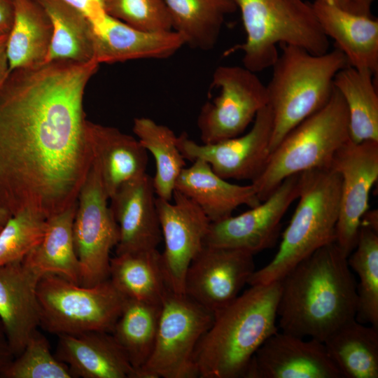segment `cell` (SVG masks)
I'll use <instances>...</instances> for the list:
<instances>
[{"label": "cell", "mask_w": 378, "mask_h": 378, "mask_svg": "<svg viewBox=\"0 0 378 378\" xmlns=\"http://www.w3.org/2000/svg\"><path fill=\"white\" fill-rule=\"evenodd\" d=\"M0 378H73L69 367L50 350L48 339L38 330L23 351L0 373Z\"/></svg>", "instance_id": "obj_35"}, {"label": "cell", "mask_w": 378, "mask_h": 378, "mask_svg": "<svg viewBox=\"0 0 378 378\" xmlns=\"http://www.w3.org/2000/svg\"><path fill=\"white\" fill-rule=\"evenodd\" d=\"M76 206L77 202L48 218L42 239L22 260L41 277L54 274L80 284V269L72 230Z\"/></svg>", "instance_id": "obj_26"}, {"label": "cell", "mask_w": 378, "mask_h": 378, "mask_svg": "<svg viewBox=\"0 0 378 378\" xmlns=\"http://www.w3.org/2000/svg\"><path fill=\"white\" fill-rule=\"evenodd\" d=\"M347 261L359 278L356 320L378 328V231L360 225Z\"/></svg>", "instance_id": "obj_34"}, {"label": "cell", "mask_w": 378, "mask_h": 378, "mask_svg": "<svg viewBox=\"0 0 378 378\" xmlns=\"http://www.w3.org/2000/svg\"><path fill=\"white\" fill-rule=\"evenodd\" d=\"M108 279L127 299L160 304L168 291L157 248L116 254Z\"/></svg>", "instance_id": "obj_28"}, {"label": "cell", "mask_w": 378, "mask_h": 378, "mask_svg": "<svg viewBox=\"0 0 378 378\" xmlns=\"http://www.w3.org/2000/svg\"><path fill=\"white\" fill-rule=\"evenodd\" d=\"M47 218L31 210L10 217L0 230V266L22 260L42 239Z\"/></svg>", "instance_id": "obj_36"}, {"label": "cell", "mask_w": 378, "mask_h": 378, "mask_svg": "<svg viewBox=\"0 0 378 378\" xmlns=\"http://www.w3.org/2000/svg\"><path fill=\"white\" fill-rule=\"evenodd\" d=\"M374 0H357V4L360 15L372 16L371 6Z\"/></svg>", "instance_id": "obj_43"}, {"label": "cell", "mask_w": 378, "mask_h": 378, "mask_svg": "<svg viewBox=\"0 0 378 378\" xmlns=\"http://www.w3.org/2000/svg\"><path fill=\"white\" fill-rule=\"evenodd\" d=\"M374 78L369 71L349 65L333 80L346 104L349 139L354 143L378 141V94Z\"/></svg>", "instance_id": "obj_31"}, {"label": "cell", "mask_w": 378, "mask_h": 378, "mask_svg": "<svg viewBox=\"0 0 378 378\" xmlns=\"http://www.w3.org/2000/svg\"><path fill=\"white\" fill-rule=\"evenodd\" d=\"M160 312L161 304L127 299L111 332L139 378L153 349Z\"/></svg>", "instance_id": "obj_33"}, {"label": "cell", "mask_w": 378, "mask_h": 378, "mask_svg": "<svg viewBox=\"0 0 378 378\" xmlns=\"http://www.w3.org/2000/svg\"><path fill=\"white\" fill-rule=\"evenodd\" d=\"M99 65L50 62L0 83V209L10 216L76 204L93 160L83 96Z\"/></svg>", "instance_id": "obj_1"}, {"label": "cell", "mask_w": 378, "mask_h": 378, "mask_svg": "<svg viewBox=\"0 0 378 378\" xmlns=\"http://www.w3.org/2000/svg\"><path fill=\"white\" fill-rule=\"evenodd\" d=\"M312 6L323 33L335 41L349 65L377 77V19L346 11L324 0H314Z\"/></svg>", "instance_id": "obj_23"}, {"label": "cell", "mask_w": 378, "mask_h": 378, "mask_svg": "<svg viewBox=\"0 0 378 378\" xmlns=\"http://www.w3.org/2000/svg\"><path fill=\"white\" fill-rule=\"evenodd\" d=\"M40 278L22 260L0 266V321L15 357L40 327Z\"/></svg>", "instance_id": "obj_20"}, {"label": "cell", "mask_w": 378, "mask_h": 378, "mask_svg": "<svg viewBox=\"0 0 378 378\" xmlns=\"http://www.w3.org/2000/svg\"><path fill=\"white\" fill-rule=\"evenodd\" d=\"M80 11L90 22L102 15L105 10L104 0H62Z\"/></svg>", "instance_id": "obj_38"}, {"label": "cell", "mask_w": 378, "mask_h": 378, "mask_svg": "<svg viewBox=\"0 0 378 378\" xmlns=\"http://www.w3.org/2000/svg\"><path fill=\"white\" fill-rule=\"evenodd\" d=\"M172 30L184 45L206 51L218 43L226 17L237 9L234 0H164Z\"/></svg>", "instance_id": "obj_27"}, {"label": "cell", "mask_w": 378, "mask_h": 378, "mask_svg": "<svg viewBox=\"0 0 378 378\" xmlns=\"http://www.w3.org/2000/svg\"><path fill=\"white\" fill-rule=\"evenodd\" d=\"M349 139L347 108L334 87L326 104L283 138L261 174L251 182L260 202L290 176L330 169L334 155Z\"/></svg>", "instance_id": "obj_7"}, {"label": "cell", "mask_w": 378, "mask_h": 378, "mask_svg": "<svg viewBox=\"0 0 378 378\" xmlns=\"http://www.w3.org/2000/svg\"><path fill=\"white\" fill-rule=\"evenodd\" d=\"M109 200L119 232L116 254L157 248L162 236L153 178L127 181Z\"/></svg>", "instance_id": "obj_18"}, {"label": "cell", "mask_w": 378, "mask_h": 378, "mask_svg": "<svg viewBox=\"0 0 378 378\" xmlns=\"http://www.w3.org/2000/svg\"><path fill=\"white\" fill-rule=\"evenodd\" d=\"M13 20L8 34L9 71L45 62L51 38L50 19L36 0H13Z\"/></svg>", "instance_id": "obj_25"}, {"label": "cell", "mask_w": 378, "mask_h": 378, "mask_svg": "<svg viewBox=\"0 0 378 378\" xmlns=\"http://www.w3.org/2000/svg\"><path fill=\"white\" fill-rule=\"evenodd\" d=\"M10 217V215L8 212L0 209V226H4Z\"/></svg>", "instance_id": "obj_44"}, {"label": "cell", "mask_w": 378, "mask_h": 378, "mask_svg": "<svg viewBox=\"0 0 378 378\" xmlns=\"http://www.w3.org/2000/svg\"><path fill=\"white\" fill-rule=\"evenodd\" d=\"M108 200L92 162L78 196L72 228L81 285L92 286L109 278L110 253L118 244L119 232Z\"/></svg>", "instance_id": "obj_11"}, {"label": "cell", "mask_w": 378, "mask_h": 378, "mask_svg": "<svg viewBox=\"0 0 378 378\" xmlns=\"http://www.w3.org/2000/svg\"><path fill=\"white\" fill-rule=\"evenodd\" d=\"M273 117L267 104L256 114L246 133L211 144H198L183 132L178 147L185 160L202 159L225 179L254 181L270 155Z\"/></svg>", "instance_id": "obj_13"}, {"label": "cell", "mask_w": 378, "mask_h": 378, "mask_svg": "<svg viewBox=\"0 0 378 378\" xmlns=\"http://www.w3.org/2000/svg\"><path fill=\"white\" fill-rule=\"evenodd\" d=\"M254 254L204 245L191 262L184 293L214 314L232 302L255 272Z\"/></svg>", "instance_id": "obj_16"}, {"label": "cell", "mask_w": 378, "mask_h": 378, "mask_svg": "<svg viewBox=\"0 0 378 378\" xmlns=\"http://www.w3.org/2000/svg\"><path fill=\"white\" fill-rule=\"evenodd\" d=\"M323 343L342 378L378 377V328L353 319Z\"/></svg>", "instance_id": "obj_29"}, {"label": "cell", "mask_w": 378, "mask_h": 378, "mask_svg": "<svg viewBox=\"0 0 378 378\" xmlns=\"http://www.w3.org/2000/svg\"><path fill=\"white\" fill-rule=\"evenodd\" d=\"M192 162L191 166L181 171L175 190L198 205L211 222L232 216V211L241 205L251 208L261 202L251 183H231L218 176L202 159Z\"/></svg>", "instance_id": "obj_24"}, {"label": "cell", "mask_w": 378, "mask_h": 378, "mask_svg": "<svg viewBox=\"0 0 378 378\" xmlns=\"http://www.w3.org/2000/svg\"><path fill=\"white\" fill-rule=\"evenodd\" d=\"M13 0H0V32L8 33L13 20Z\"/></svg>", "instance_id": "obj_39"}, {"label": "cell", "mask_w": 378, "mask_h": 378, "mask_svg": "<svg viewBox=\"0 0 378 378\" xmlns=\"http://www.w3.org/2000/svg\"><path fill=\"white\" fill-rule=\"evenodd\" d=\"M93 60L115 63L141 59H166L184 45L174 31L149 32L134 28L106 13L90 22Z\"/></svg>", "instance_id": "obj_19"}, {"label": "cell", "mask_w": 378, "mask_h": 378, "mask_svg": "<svg viewBox=\"0 0 378 378\" xmlns=\"http://www.w3.org/2000/svg\"><path fill=\"white\" fill-rule=\"evenodd\" d=\"M214 314L186 294L168 290L162 304L153 351L139 378H196L197 346Z\"/></svg>", "instance_id": "obj_9"}, {"label": "cell", "mask_w": 378, "mask_h": 378, "mask_svg": "<svg viewBox=\"0 0 378 378\" xmlns=\"http://www.w3.org/2000/svg\"><path fill=\"white\" fill-rule=\"evenodd\" d=\"M211 87L219 93L204 104L197 118L204 144L243 134L258 112L268 104L266 85L256 73L244 66H218L214 71Z\"/></svg>", "instance_id": "obj_10"}, {"label": "cell", "mask_w": 378, "mask_h": 378, "mask_svg": "<svg viewBox=\"0 0 378 378\" xmlns=\"http://www.w3.org/2000/svg\"><path fill=\"white\" fill-rule=\"evenodd\" d=\"M2 227H3V226H0V230H1V229Z\"/></svg>", "instance_id": "obj_45"}, {"label": "cell", "mask_w": 378, "mask_h": 378, "mask_svg": "<svg viewBox=\"0 0 378 378\" xmlns=\"http://www.w3.org/2000/svg\"><path fill=\"white\" fill-rule=\"evenodd\" d=\"M107 14L139 30L162 32L172 30L164 0H104Z\"/></svg>", "instance_id": "obj_37"}, {"label": "cell", "mask_w": 378, "mask_h": 378, "mask_svg": "<svg viewBox=\"0 0 378 378\" xmlns=\"http://www.w3.org/2000/svg\"><path fill=\"white\" fill-rule=\"evenodd\" d=\"M171 201L156 197L164 249L161 265L167 288L185 294L188 269L204 246L210 220L192 200L174 190Z\"/></svg>", "instance_id": "obj_14"}, {"label": "cell", "mask_w": 378, "mask_h": 378, "mask_svg": "<svg viewBox=\"0 0 378 378\" xmlns=\"http://www.w3.org/2000/svg\"><path fill=\"white\" fill-rule=\"evenodd\" d=\"M244 378H342L324 343L278 331L258 349Z\"/></svg>", "instance_id": "obj_17"}, {"label": "cell", "mask_w": 378, "mask_h": 378, "mask_svg": "<svg viewBox=\"0 0 378 378\" xmlns=\"http://www.w3.org/2000/svg\"><path fill=\"white\" fill-rule=\"evenodd\" d=\"M36 293L40 327L57 336L111 332L127 300L109 279L84 286L54 274L40 278Z\"/></svg>", "instance_id": "obj_8"}, {"label": "cell", "mask_w": 378, "mask_h": 378, "mask_svg": "<svg viewBox=\"0 0 378 378\" xmlns=\"http://www.w3.org/2000/svg\"><path fill=\"white\" fill-rule=\"evenodd\" d=\"M8 34L0 32V83L4 81L9 73L7 56Z\"/></svg>", "instance_id": "obj_41"}, {"label": "cell", "mask_w": 378, "mask_h": 378, "mask_svg": "<svg viewBox=\"0 0 378 378\" xmlns=\"http://www.w3.org/2000/svg\"><path fill=\"white\" fill-rule=\"evenodd\" d=\"M280 46L281 53L266 85L273 117L270 153L292 129L326 104L336 74L349 66L337 47L315 55L298 46Z\"/></svg>", "instance_id": "obj_4"}, {"label": "cell", "mask_w": 378, "mask_h": 378, "mask_svg": "<svg viewBox=\"0 0 378 378\" xmlns=\"http://www.w3.org/2000/svg\"><path fill=\"white\" fill-rule=\"evenodd\" d=\"M246 33L244 43L227 51L240 50L243 66L255 72L272 67L277 46L292 45L321 55L328 51L323 33L311 3L303 0H234Z\"/></svg>", "instance_id": "obj_6"}, {"label": "cell", "mask_w": 378, "mask_h": 378, "mask_svg": "<svg viewBox=\"0 0 378 378\" xmlns=\"http://www.w3.org/2000/svg\"><path fill=\"white\" fill-rule=\"evenodd\" d=\"M15 358L0 321V373Z\"/></svg>", "instance_id": "obj_40"}, {"label": "cell", "mask_w": 378, "mask_h": 378, "mask_svg": "<svg viewBox=\"0 0 378 378\" xmlns=\"http://www.w3.org/2000/svg\"><path fill=\"white\" fill-rule=\"evenodd\" d=\"M279 282L277 317L284 332L324 342L356 319L357 284L335 241L300 261Z\"/></svg>", "instance_id": "obj_2"}, {"label": "cell", "mask_w": 378, "mask_h": 378, "mask_svg": "<svg viewBox=\"0 0 378 378\" xmlns=\"http://www.w3.org/2000/svg\"><path fill=\"white\" fill-rule=\"evenodd\" d=\"M330 4L335 6L346 11L359 14L356 0H324ZM360 15V14H359Z\"/></svg>", "instance_id": "obj_42"}, {"label": "cell", "mask_w": 378, "mask_h": 378, "mask_svg": "<svg viewBox=\"0 0 378 378\" xmlns=\"http://www.w3.org/2000/svg\"><path fill=\"white\" fill-rule=\"evenodd\" d=\"M340 188V175L330 168L300 173L298 204L279 248L270 262L252 274L249 286L279 281L315 251L335 241Z\"/></svg>", "instance_id": "obj_5"}, {"label": "cell", "mask_w": 378, "mask_h": 378, "mask_svg": "<svg viewBox=\"0 0 378 378\" xmlns=\"http://www.w3.org/2000/svg\"><path fill=\"white\" fill-rule=\"evenodd\" d=\"M300 175L284 179L271 195L250 210L211 222L204 244L241 249L253 254L273 246L283 216L298 197Z\"/></svg>", "instance_id": "obj_15"}, {"label": "cell", "mask_w": 378, "mask_h": 378, "mask_svg": "<svg viewBox=\"0 0 378 378\" xmlns=\"http://www.w3.org/2000/svg\"><path fill=\"white\" fill-rule=\"evenodd\" d=\"M55 355L69 367L73 377L139 378L108 332L59 335Z\"/></svg>", "instance_id": "obj_21"}, {"label": "cell", "mask_w": 378, "mask_h": 378, "mask_svg": "<svg viewBox=\"0 0 378 378\" xmlns=\"http://www.w3.org/2000/svg\"><path fill=\"white\" fill-rule=\"evenodd\" d=\"M132 130L142 146L155 159V172L153 184L158 197L170 201L176 180L186 167L185 158L178 145L174 131L146 118H136Z\"/></svg>", "instance_id": "obj_32"}, {"label": "cell", "mask_w": 378, "mask_h": 378, "mask_svg": "<svg viewBox=\"0 0 378 378\" xmlns=\"http://www.w3.org/2000/svg\"><path fill=\"white\" fill-rule=\"evenodd\" d=\"M250 286L214 314L195 351L198 377L244 378L255 351L278 331L279 281Z\"/></svg>", "instance_id": "obj_3"}, {"label": "cell", "mask_w": 378, "mask_h": 378, "mask_svg": "<svg viewBox=\"0 0 378 378\" xmlns=\"http://www.w3.org/2000/svg\"><path fill=\"white\" fill-rule=\"evenodd\" d=\"M36 1L48 15L52 29L44 63L93 60L92 26L86 16L62 0Z\"/></svg>", "instance_id": "obj_30"}, {"label": "cell", "mask_w": 378, "mask_h": 378, "mask_svg": "<svg viewBox=\"0 0 378 378\" xmlns=\"http://www.w3.org/2000/svg\"><path fill=\"white\" fill-rule=\"evenodd\" d=\"M92 162L108 197L125 183L146 174L147 150L139 140L118 129L88 120Z\"/></svg>", "instance_id": "obj_22"}, {"label": "cell", "mask_w": 378, "mask_h": 378, "mask_svg": "<svg viewBox=\"0 0 378 378\" xmlns=\"http://www.w3.org/2000/svg\"><path fill=\"white\" fill-rule=\"evenodd\" d=\"M330 169L341 180L335 243L348 258L356 246L360 220L369 210L370 193L378 179V141L350 139L337 151Z\"/></svg>", "instance_id": "obj_12"}]
</instances>
